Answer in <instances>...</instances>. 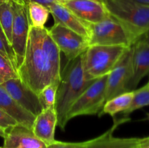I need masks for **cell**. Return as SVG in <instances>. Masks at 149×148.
I'll use <instances>...</instances> for the list:
<instances>
[{"label":"cell","instance_id":"obj_30","mask_svg":"<svg viewBox=\"0 0 149 148\" xmlns=\"http://www.w3.org/2000/svg\"><path fill=\"white\" fill-rule=\"evenodd\" d=\"M132 1H135L140 4H142V5L149 7V0H132Z\"/></svg>","mask_w":149,"mask_h":148},{"label":"cell","instance_id":"obj_7","mask_svg":"<svg viewBox=\"0 0 149 148\" xmlns=\"http://www.w3.org/2000/svg\"><path fill=\"white\" fill-rule=\"evenodd\" d=\"M13 8V23L12 28L11 46L16 59L17 69L21 65L24 57L30 21L27 4L12 0Z\"/></svg>","mask_w":149,"mask_h":148},{"label":"cell","instance_id":"obj_8","mask_svg":"<svg viewBox=\"0 0 149 148\" xmlns=\"http://www.w3.org/2000/svg\"><path fill=\"white\" fill-rule=\"evenodd\" d=\"M49 33L68 60H72L81 55L90 46L87 39L59 23H54L49 29Z\"/></svg>","mask_w":149,"mask_h":148},{"label":"cell","instance_id":"obj_16","mask_svg":"<svg viewBox=\"0 0 149 148\" xmlns=\"http://www.w3.org/2000/svg\"><path fill=\"white\" fill-rule=\"evenodd\" d=\"M48 9L53 17L55 23H59L64 27L71 29L88 40L90 31L87 23L78 18L74 13L58 1L54 3Z\"/></svg>","mask_w":149,"mask_h":148},{"label":"cell","instance_id":"obj_27","mask_svg":"<svg viewBox=\"0 0 149 148\" xmlns=\"http://www.w3.org/2000/svg\"><path fill=\"white\" fill-rule=\"evenodd\" d=\"M132 148H149V136L143 138H138Z\"/></svg>","mask_w":149,"mask_h":148},{"label":"cell","instance_id":"obj_29","mask_svg":"<svg viewBox=\"0 0 149 148\" xmlns=\"http://www.w3.org/2000/svg\"><path fill=\"white\" fill-rule=\"evenodd\" d=\"M140 41H141L142 42H144V43L149 44V30L146 33L144 36H143L141 39H139ZM138 40V41H139Z\"/></svg>","mask_w":149,"mask_h":148},{"label":"cell","instance_id":"obj_34","mask_svg":"<svg viewBox=\"0 0 149 148\" xmlns=\"http://www.w3.org/2000/svg\"><path fill=\"white\" fill-rule=\"evenodd\" d=\"M146 119H147V120H149V113H148V114H147V118H146Z\"/></svg>","mask_w":149,"mask_h":148},{"label":"cell","instance_id":"obj_36","mask_svg":"<svg viewBox=\"0 0 149 148\" xmlns=\"http://www.w3.org/2000/svg\"><path fill=\"white\" fill-rule=\"evenodd\" d=\"M148 83L149 84V74H148Z\"/></svg>","mask_w":149,"mask_h":148},{"label":"cell","instance_id":"obj_23","mask_svg":"<svg viewBox=\"0 0 149 148\" xmlns=\"http://www.w3.org/2000/svg\"><path fill=\"white\" fill-rule=\"evenodd\" d=\"M19 78L17 71L10 62L0 54V84L10 79Z\"/></svg>","mask_w":149,"mask_h":148},{"label":"cell","instance_id":"obj_25","mask_svg":"<svg viewBox=\"0 0 149 148\" xmlns=\"http://www.w3.org/2000/svg\"><path fill=\"white\" fill-rule=\"evenodd\" d=\"M47 148H87L86 142H65L55 140L47 146Z\"/></svg>","mask_w":149,"mask_h":148},{"label":"cell","instance_id":"obj_18","mask_svg":"<svg viewBox=\"0 0 149 148\" xmlns=\"http://www.w3.org/2000/svg\"><path fill=\"white\" fill-rule=\"evenodd\" d=\"M134 90L126 91L106 101L99 115H102L103 114H108L114 117L117 113L121 112L123 113L130 105L134 97Z\"/></svg>","mask_w":149,"mask_h":148},{"label":"cell","instance_id":"obj_31","mask_svg":"<svg viewBox=\"0 0 149 148\" xmlns=\"http://www.w3.org/2000/svg\"><path fill=\"white\" fill-rule=\"evenodd\" d=\"M6 133H7V130H5V129L0 126V136L4 138V136H6Z\"/></svg>","mask_w":149,"mask_h":148},{"label":"cell","instance_id":"obj_21","mask_svg":"<svg viewBox=\"0 0 149 148\" xmlns=\"http://www.w3.org/2000/svg\"><path fill=\"white\" fill-rule=\"evenodd\" d=\"M134 97L130 105L123 113V117L128 118L129 115L135 110L149 105V84L137 90H134Z\"/></svg>","mask_w":149,"mask_h":148},{"label":"cell","instance_id":"obj_10","mask_svg":"<svg viewBox=\"0 0 149 148\" xmlns=\"http://www.w3.org/2000/svg\"><path fill=\"white\" fill-rule=\"evenodd\" d=\"M1 86L20 107L35 117L43 110L38 94L26 86L20 78L5 81Z\"/></svg>","mask_w":149,"mask_h":148},{"label":"cell","instance_id":"obj_1","mask_svg":"<svg viewBox=\"0 0 149 148\" xmlns=\"http://www.w3.org/2000/svg\"><path fill=\"white\" fill-rule=\"evenodd\" d=\"M17 72L22 81L37 94L49 84H59L61 51L49 29L30 26L24 57Z\"/></svg>","mask_w":149,"mask_h":148},{"label":"cell","instance_id":"obj_17","mask_svg":"<svg viewBox=\"0 0 149 148\" xmlns=\"http://www.w3.org/2000/svg\"><path fill=\"white\" fill-rule=\"evenodd\" d=\"M0 109L15 119L19 124L32 130L35 116L20 107L0 84Z\"/></svg>","mask_w":149,"mask_h":148},{"label":"cell","instance_id":"obj_35","mask_svg":"<svg viewBox=\"0 0 149 148\" xmlns=\"http://www.w3.org/2000/svg\"><path fill=\"white\" fill-rule=\"evenodd\" d=\"M95 1H101V2H102V0H95Z\"/></svg>","mask_w":149,"mask_h":148},{"label":"cell","instance_id":"obj_24","mask_svg":"<svg viewBox=\"0 0 149 148\" xmlns=\"http://www.w3.org/2000/svg\"><path fill=\"white\" fill-rule=\"evenodd\" d=\"M0 54L4 57H5L7 60L10 61V63L13 65V66L17 71L16 59L14 52H13L11 44L9 43L4 31L1 29V26H0Z\"/></svg>","mask_w":149,"mask_h":148},{"label":"cell","instance_id":"obj_19","mask_svg":"<svg viewBox=\"0 0 149 148\" xmlns=\"http://www.w3.org/2000/svg\"><path fill=\"white\" fill-rule=\"evenodd\" d=\"M27 8L31 26L36 28H45V23L50 14L49 9L36 2H29L27 4Z\"/></svg>","mask_w":149,"mask_h":148},{"label":"cell","instance_id":"obj_14","mask_svg":"<svg viewBox=\"0 0 149 148\" xmlns=\"http://www.w3.org/2000/svg\"><path fill=\"white\" fill-rule=\"evenodd\" d=\"M130 120L129 117H123L114 122L111 128L100 136L86 141L87 148H132L138 138H119L113 133L118 126Z\"/></svg>","mask_w":149,"mask_h":148},{"label":"cell","instance_id":"obj_28","mask_svg":"<svg viewBox=\"0 0 149 148\" xmlns=\"http://www.w3.org/2000/svg\"><path fill=\"white\" fill-rule=\"evenodd\" d=\"M58 0H28V4L29 2H36L38 4H42V5L49 8L52 4H53L55 2H58Z\"/></svg>","mask_w":149,"mask_h":148},{"label":"cell","instance_id":"obj_4","mask_svg":"<svg viewBox=\"0 0 149 148\" xmlns=\"http://www.w3.org/2000/svg\"><path fill=\"white\" fill-rule=\"evenodd\" d=\"M129 48L105 45L89 46L82 54L83 68L86 78L94 81L109 75Z\"/></svg>","mask_w":149,"mask_h":148},{"label":"cell","instance_id":"obj_11","mask_svg":"<svg viewBox=\"0 0 149 148\" xmlns=\"http://www.w3.org/2000/svg\"><path fill=\"white\" fill-rule=\"evenodd\" d=\"M78 18L87 23H96L110 17L103 1L95 0H69L61 3Z\"/></svg>","mask_w":149,"mask_h":148},{"label":"cell","instance_id":"obj_13","mask_svg":"<svg viewBox=\"0 0 149 148\" xmlns=\"http://www.w3.org/2000/svg\"><path fill=\"white\" fill-rule=\"evenodd\" d=\"M58 126V116L55 107L45 108L35 117L32 131L35 136L47 145L55 142V128Z\"/></svg>","mask_w":149,"mask_h":148},{"label":"cell","instance_id":"obj_3","mask_svg":"<svg viewBox=\"0 0 149 148\" xmlns=\"http://www.w3.org/2000/svg\"><path fill=\"white\" fill-rule=\"evenodd\" d=\"M111 16L129 33L135 44L149 30V7L132 0H102Z\"/></svg>","mask_w":149,"mask_h":148},{"label":"cell","instance_id":"obj_22","mask_svg":"<svg viewBox=\"0 0 149 148\" xmlns=\"http://www.w3.org/2000/svg\"><path fill=\"white\" fill-rule=\"evenodd\" d=\"M59 84L53 83L45 86L38 94L42 108L55 107L57 89Z\"/></svg>","mask_w":149,"mask_h":148},{"label":"cell","instance_id":"obj_12","mask_svg":"<svg viewBox=\"0 0 149 148\" xmlns=\"http://www.w3.org/2000/svg\"><path fill=\"white\" fill-rule=\"evenodd\" d=\"M47 146L31 129L18 123L7 131L3 146L0 148H47Z\"/></svg>","mask_w":149,"mask_h":148},{"label":"cell","instance_id":"obj_6","mask_svg":"<svg viewBox=\"0 0 149 148\" xmlns=\"http://www.w3.org/2000/svg\"><path fill=\"white\" fill-rule=\"evenodd\" d=\"M108 75L94 80L71 105L67 120L81 115L99 114L106 102Z\"/></svg>","mask_w":149,"mask_h":148},{"label":"cell","instance_id":"obj_15","mask_svg":"<svg viewBox=\"0 0 149 148\" xmlns=\"http://www.w3.org/2000/svg\"><path fill=\"white\" fill-rule=\"evenodd\" d=\"M132 77L128 91H133L141 80L149 74V44L138 41L133 45Z\"/></svg>","mask_w":149,"mask_h":148},{"label":"cell","instance_id":"obj_33","mask_svg":"<svg viewBox=\"0 0 149 148\" xmlns=\"http://www.w3.org/2000/svg\"><path fill=\"white\" fill-rule=\"evenodd\" d=\"M58 2L60 3H63V2H65V1H69V0H58Z\"/></svg>","mask_w":149,"mask_h":148},{"label":"cell","instance_id":"obj_32","mask_svg":"<svg viewBox=\"0 0 149 148\" xmlns=\"http://www.w3.org/2000/svg\"><path fill=\"white\" fill-rule=\"evenodd\" d=\"M14 1H20V2H23V3H24V4H28V0H14Z\"/></svg>","mask_w":149,"mask_h":148},{"label":"cell","instance_id":"obj_9","mask_svg":"<svg viewBox=\"0 0 149 148\" xmlns=\"http://www.w3.org/2000/svg\"><path fill=\"white\" fill-rule=\"evenodd\" d=\"M133 46L127 50L117 65L108 75L106 82V101L128 91L132 77Z\"/></svg>","mask_w":149,"mask_h":148},{"label":"cell","instance_id":"obj_2","mask_svg":"<svg viewBox=\"0 0 149 148\" xmlns=\"http://www.w3.org/2000/svg\"><path fill=\"white\" fill-rule=\"evenodd\" d=\"M93 81L87 80L84 75L82 55L72 60H68L61 72L55 104L58 126L61 130H65L68 123L67 115L73 103Z\"/></svg>","mask_w":149,"mask_h":148},{"label":"cell","instance_id":"obj_5","mask_svg":"<svg viewBox=\"0 0 149 148\" xmlns=\"http://www.w3.org/2000/svg\"><path fill=\"white\" fill-rule=\"evenodd\" d=\"M90 36L89 45H105L130 47L135 44L133 39L123 26L110 15L96 23H87Z\"/></svg>","mask_w":149,"mask_h":148},{"label":"cell","instance_id":"obj_26","mask_svg":"<svg viewBox=\"0 0 149 148\" xmlns=\"http://www.w3.org/2000/svg\"><path fill=\"white\" fill-rule=\"evenodd\" d=\"M17 124L18 123L13 118L0 109V126L1 128L7 131Z\"/></svg>","mask_w":149,"mask_h":148},{"label":"cell","instance_id":"obj_20","mask_svg":"<svg viewBox=\"0 0 149 148\" xmlns=\"http://www.w3.org/2000/svg\"><path fill=\"white\" fill-rule=\"evenodd\" d=\"M13 8L12 0H0V26L11 44Z\"/></svg>","mask_w":149,"mask_h":148}]
</instances>
